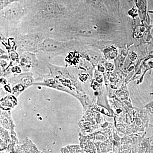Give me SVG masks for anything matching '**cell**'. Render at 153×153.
<instances>
[{
	"instance_id": "ba28073f",
	"label": "cell",
	"mask_w": 153,
	"mask_h": 153,
	"mask_svg": "<svg viewBox=\"0 0 153 153\" xmlns=\"http://www.w3.org/2000/svg\"><path fill=\"white\" fill-rule=\"evenodd\" d=\"M152 35H153V29L152 30Z\"/></svg>"
},
{
	"instance_id": "5b68a950",
	"label": "cell",
	"mask_w": 153,
	"mask_h": 153,
	"mask_svg": "<svg viewBox=\"0 0 153 153\" xmlns=\"http://www.w3.org/2000/svg\"><path fill=\"white\" fill-rule=\"evenodd\" d=\"M135 4L138 9L140 13L143 15V17L145 16L146 14L147 9V0H140Z\"/></svg>"
},
{
	"instance_id": "7a4b0ae2",
	"label": "cell",
	"mask_w": 153,
	"mask_h": 153,
	"mask_svg": "<svg viewBox=\"0 0 153 153\" xmlns=\"http://www.w3.org/2000/svg\"><path fill=\"white\" fill-rule=\"evenodd\" d=\"M64 45L60 41L46 38L40 45V49L44 52H56L63 49Z\"/></svg>"
},
{
	"instance_id": "277c9868",
	"label": "cell",
	"mask_w": 153,
	"mask_h": 153,
	"mask_svg": "<svg viewBox=\"0 0 153 153\" xmlns=\"http://www.w3.org/2000/svg\"><path fill=\"white\" fill-rule=\"evenodd\" d=\"M13 96L8 95L6 96L4 99V100H1V102H6V104L3 105L2 106L6 107V108H13L16 105L17 102L16 98H14Z\"/></svg>"
},
{
	"instance_id": "3957f363",
	"label": "cell",
	"mask_w": 153,
	"mask_h": 153,
	"mask_svg": "<svg viewBox=\"0 0 153 153\" xmlns=\"http://www.w3.org/2000/svg\"><path fill=\"white\" fill-rule=\"evenodd\" d=\"M23 9L21 4L13 3L7 6L3 12V15L6 19L13 20L20 16L22 13Z\"/></svg>"
},
{
	"instance_id": "6da1fadb",
	"label": "cell",
	"mask_w": 153,
	"mask_h": 153,
	"mask_svg": "<svg viewBox=\"0 0 153 153\" xmlns=\"http://www.w3.org/2000/svg\"><path fill=\"white\" fill-rule=\"evenodd\" d=\"M43 14L49 18H60L64 15L65 10L62 6L55 3H48L44 7Z\"/></svg>"
},
{
	"instance_id": "52a82bcc",
	"label": "cell",
	"mask_w": 153,
	"mask_h": 153,
	"mask_svg": "<svg viewBox=\"0 0 153 153\" xmlns=\"http://www.w3.org/2000/svg\"><path fill=\"white\" fill-rule=\"evenodd\" d=\"M140 0H134V1L135 4H137V3Z\"/></svg>"
},
{
	"instance_id": "8992f818",
	"label": "cell",
	"mask_w": 153,
	"mask_h": 153,
	"mask_svg": "<svg viewBox=\"0 0 153 153\" xmlns=\"http://www.w3.org/2000/svg\"><path fill=\"white\" fill-rule=\"evenodd\" d=\"M87 2L92 6H97L101 2V0H86Z\"/></svg>"
}]
</instances>
